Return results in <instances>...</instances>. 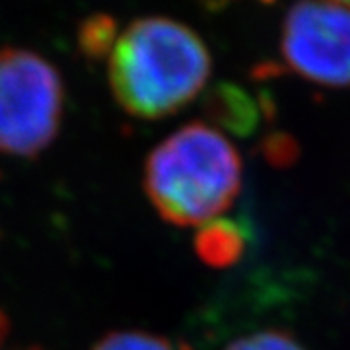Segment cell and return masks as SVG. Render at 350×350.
Masks as SVG:
<instances>
[{"label": "cell", "instance_id": "6da1fadb", "mask_svg": "<svg viewBox=\"0 0 350 350\" xmlns=\"http://www.w3.org/2000/svg\"><path fill=\"white\" fill-rule=\"evenodd\" d=\"M211 66L202 39L163 16L131 22L107 53L113 98L138 119H162L183 109L204 88Z\"/></svg>", "mask_w": 350, "mask_h": 350}, {"label": "cell", "instance_id": "7a4b0ae2", "mask_svg": "<svg viewBox=\"0 0 350 350\" xmlns=\"http://www.w3.org/2000/svg\"><path fill=\"white\" fill-rule=\"evenodd\" d=\"M144 189L165 222L204 226L224 214L239 195L241 158L216 129L189 123L150 152Z\"/></svg>", "mask_w": 350, "mask_h": 350}, {"label": "cell", "instance_id": "3957f363", "mask_svg": "<svg viewBox=\"0 0 350 350\" xmlns=\"http://www.w3.org/2000/svg\"><path fill=\"white\" fill-rule=\"evenodd\" d=\"M64 82L57 66L24 47H0V154L33 158L63 126Z\"/></svg>", "mask_w": 350, "mask_h": 350}, {"label": "cell", "instance_id": "277c9868", "mask_svg": "<svg viewBox=\"0 0 350 350\" xmlns=\"http://www.w3.org/2000/svg\"><path fill=\"white\" fill-rule=\"evenodd\" d=\"M282 55L288 66L315 84L350 86V6L301 0L286 14Z\"/></svg>", "mask_w": 350, "mask_h": 350}, {"label": "cell", "instance_id": "5b68a950", "mask_svg": "<svg viewBox=\"0 0 350 350\" xmlns=\"http://www.w3.org/2000/svg\"><path fill=\"white\" fill-rule=\"evenodd\" d=\"M245 236L241 226L224 218H216L208 224L200 226L195 238V250L202 261L211 267L236 265L243 255Z\"/></svg>", "mask_w": 350, "mask_h": 350}, {"label": "cell", "instance_id": "8992f818", "mask_svg": "<svg viewBox=\"0 0 350 350\" xmlns=\"http://www.w3.org/2000/svg\"><path fill=\"white\" fill-rule=\"evenodd\" d=\"M92 350H179L165 337L146 331H113L100 338Z\"/></svg>", "mask_w": 350, "mask_h": 350}, {"label": "cell", "instance_id": "52a82bcc", "mask_svg": "<svg viewBox=\"0 0 350 350\" xmlns=\"http://www.w3.org/2000/svg\"><path fill=\"white\" fill-rule=\"evenodd\" d=\"M117 24L107 16H96L84 22L80 29V47L92 59H100L111 49L117 38Z\"/></svg>", "mask_w": 350, "mask_h": 350}, {"label": "cell", "instance_id": "ba28073f", "mask_svg": "<svg viewBox=\"0 0 350 350\" xmlns=\"http://www.w3.org/2000/svg\"><path fill=\"white\" fill-rule=\"evenodd\" d=\"M226 350H306L298 338H294L286 331L267 329L259 333H251L234 340Z\"/></svg>", "mask_w": 350, "mask_h": 350}, {"label": "cell", "instance_id": "9c48e42d", "mask_svg": "<svg viewBox=\"0 0 350 350\" xmlns=\"http://www.w3.org/2000/svg\"><path fill=\"white\" fill-rule=\"evenodd\" d=\"M8 333H10L8 317H6V313L0 310V347H2V345H4V340L8 338Z\"/></svg>", "mask_w": 350, "mask_h": 350}, {"label": "cell", "instance_id": "30bf717a", "mask_svg": "<svg viewBox=\"0 0 350 350\" xmlns=\"http://www.w3.org/2000/svg\"><path fill=\"white\" fill-rule=\"evenodd\" d=\"M337 2H342V4H347V6H350V0H337Z\"/></svg>", "mask_w": 350, "mask_h": 350}, {"label": "cell", "instance_id": "8fae6325", "mask_svg": "<svg viewBox=\"0 0 350 350\" xmlns=\"http://www.w3.org/2000/svg\"><path fill=\"white\" fill-rule=\"evenodd\" d=\"M29 350H39V349H29Z\"/></svg>", "mask_w": 350, "mask_h": 350}]
</instances>
